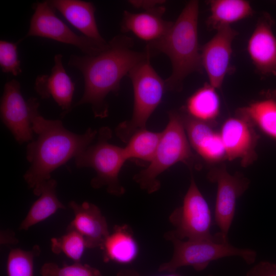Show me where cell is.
Returning a JSON list of instances; mask_svg holds the SVG:
<instances>
[{"mask_svg": "<svg viewBox=\"0 0 276 276\" xmlns=\"http://www.w3.org/2000/svg\"><path fill=\"white\" fill-rule=\"evenodd\" d=\"M133 39L124 35L115 36L107 47L94 56L71 55L68 66L76 68L84 79V91L72 109L82 104H90L95 118H104L108 114L107 96L116 95L120 88L122 78L137 64L151 55L146 50L133 49Z\"/></svg>", "mask_w": 276, "mask_h": 276, "instance_id": "6da1fadb", "label": "cell"}, {"mask_svg": "<svg viewBox=\"0 0 276 276\" xmlns=\"http://www.w3.org/2000/svg\"><path fill=\"white\" fill-rule=\"evenodd\" d=\"M35 140L28 143L26 157L30 166L24 175L28 187L39 196L42 184L51 178V173L88 147L98 132L90 128L83 134L66 129L61 120H49L38 111L39 102L34 97L28 100Z\"/></svg>", "mask_w": 276, "mask_h": 276, "instance_id": "7a4b0ae2", "label": "cell"}, {"mask_svg": "<svg viewBox=\"0 0 276 276\" xmlns=\"http://www.w3.org/2000/svg\"><path fill=\"white\" fill-rule=\"evenodd\" d=\"M198 15V2H189L166 34L146 47L151 56L154 53H162L170 60L172 70L171 75L165 80L167 89L180 90L185 79L201 69Z\"/></svg>", "mask_w": 276, "mask_h": 276, "instance_id": "3957f363", "label": "cell"}, {"mask_svg": "<svg viewBox=\"0 0 276 276\" xmlns=\"http://www.w3.org/2000/svg\"><path fill=\"white\" fill-rule=\"evenodd\" d=\"M168 118L154 157L148 166L133 177L140 187L149 194L159 189L158 177L175 164L184 163L190 169L199 167L186 134L181 112L171 110Z\"/></svg>", "mask_w": 276, "mask_h": 276, "instance_id": "277c9868", "label": "cell"}, {"mask_svg": "<svg viewBox=\"0 0 276 276\" xmlns=\"http://www.w3.org/2000/svg\"><path fill=\"white\" fill-rule=\"evenodd\" d=\"M168 241L174 247L173 256L170 261L159 266V272L174 273L178 268L188 266L201 271L211 262L231 256H238L247 264H252L257 257L254 250L232 245L227 236L220 232L207 238L186 240L172 238Z\"/></svg>", "mask_w": 276, "mask_h": 276, "instance_id": "5b68a950", "label": "cell"}, {"mask_svg": "<svg viewBox=\"0 0 276 276\" xmlns=\"http://www.w3.org/2000/svg\"><path fill=\"white\" fill-rule=\"evenodd\" d=\"M147 58L128 74L133 90V107L131 118L116 128V135L127 143L137 130L146 128V123L162 101L165 81L159 76Z\"/></svg>", "mask_w": 276, "mask_h": 276, "instance_id": "8992f818", "label": "cell"}, {"mask_svg": "<svg viewBox=\"0 0 276 276\" xmlns=\"http://www.w3.org/2000/svg\"><path fill=\"white\" fill-rule=\"evenodd\" d=\"M111 136L109 127L100 128L96 142L77 155L75 162L77 168H91L96 171V175L90 181L92 188L97 189L105 187L110 194L121 196L125 190L119 181V175L128 158L124 147L108 142Z\"/></svg>", "mask_w": 276, "mask_h": 276, "instance_id": "52a82bcc", "label": "cell"}, {"mask_svg": "<svg viewBox=\"0 0 276 276\" xmlns=\"http://www.w3.org/2000/svg\"><path fill=\"white\" fill-rule=\"evenodd\" d=\"M174 229L166 233L165 239L196 240L212 236L211 211L191 175L190 185L181 206L175 209L169 216Z\"/></svg>", "mask_w": 276, "mask_h": 276, "instance_id": "ba28073f", "label": "cell"}, {"mask_svg": "<svg viewBox=\"0 0 276 276\" xmlns=\"http://www.w3.org/2000/svg\"><path fill=\"white\" fill-rule=\"evenodd\" d=\"M29 30L26 37H41L74 45L85 55H96L108 46L74 32L56 15V10L45 1L34 3Z\"/></svg>", "mask_w": 276, "mask_h": 276, "instance_id": "9c48e42d", "label": "cell"}, {"mask_svg": "<svg viewBox=\"0 0 276 276\" xmlns=\"http://www.w3.org/2000/svg\"><path fill=\"white\" fill-rule=\"evenodd\" d=\"M208 177L217 184L215 221L220 232L227 236L234 219L237 200L248 188L249 181L240 173L231 175L224 166L211 169Z\"/></svg>", "mask_w": 276, "mask_h": 276, "instance_id": "30bf717a", "label": "cell"}, {"mask_svg": "<svg viewBox=\"0 0 276 276\" xmlns=\"http://www.w3.org/2000/svg\"><path fill=\"white\" fill-rule=\"evenodd\" d=\"M19 81L12 79L4 86L1 99L0 113L3 124L20 144L33 140L31 110L28 101L24 98Z\"/></svg>", "mask_w": 276, "mask_h": 276, "instance_id": "8fae6325", "label": "cell"}, {"mask_svg": "<svg viewBox=\"0 0 276 276\" xmlns=\"http://www.w3.org/2000/svg\"><path fill=\"white\" fill-rule=\"evenodd\" d=\"M254 125L239 111L223 123L219 132L226 158L239 159L242 166L252 164L257 157L256 147L258 136Z\"/></svg>", "mask_w": 276, "mask_h": 276, "instance_id": "7c38bea8", "label": "cell"}, {"mask_svg": "<svg viewBox=\"0 0 276 276\" xmlns=\"http://www.w3.org/2000/svg\"><path fill=\"white\" fill-rule=\"evenodd\" d=\"M237 32L231 26L220 27L214 36L201 49V63L209 83L219 88L228 72L232 44Z\"/></svg>", "mask_w": 276, "mask_h": 276, "instance_id": "4fadbf2b", "label": "cell"}, {"mask_svg": "<svg viewBox=\"0 0 276 276\" xmlns=\"http://www.w3.org/2000/svg\"><path fill=\"white\" fill-rule=\"evenodd\" d=\"M54 64L49 75H38L35 81L34 89L41 99L52 97L63 110L64 117L72 109L75 83L66 73L62 63V55L54 56Z\"/></svg>", "mask_w": 276, "mask_h": 276, "instance_id": "5bb4252c", "label": "cell"}, {"mask_svg": "<svg viewBox=\"0 0 276 276\" xmlns=\"http://www.w3.org/2000/svg\"><path fill=\"white\" fill-rule=\"evenodd\" d=\"M74 218L67 228L75 230L84 238L87 248L102 247L110 233L105 217L99 208L94 203L75 201L68 203Z\"/></svg>", "mask_w": 276, "mask_h": 276, "instance_id": "9a60e30c", "label": "cell"}, {"mask_svg": "<svg viewBox=\"0 0 276 276\" xmlns=\"http://www.w3.org/2000/svg\"><path fill=\"white\" fill-rule=\"evenodd\" d=\"M269 17L260 19L251 34L247 51L258 72L266 75H276V37Z\"/></svg>", "mask_w": 276, "mask_h": 276, "instance_id": "2e32d148", "label": "cell"}, {"mask_svg": "<svg viewBox=\"0 0 276 276\" xmlns=\"http://www.w3.org/2000/svg\"><path fill=\"white\" fill-rule=\"evenodd\" d=\"M181 112L191 147L199 156L208 163L219 162L226 158L220 133L209 122L192 118L182 110Z\"/></svg>", "mask_w": 276, "mask_h": 276, "instance_id": "e0dca14e", "label": "cell"}, {"mask_svg": "<svg viewBox=\"0 0 276 276\" xmlns=\"http://www.w3.org/2000/svg\"><path fill=\"white\" fill-rule=\"evenodd\" d=\"M165 10L162 5L140 13L125 10L121 23V31L131 32L148 43L156 41L166 34L173 22L164 19Z\"/></svg>", "mask_w": 276, "mask_h": 276, "instance_id": "ac0fdd59", "label": "cell"}, {"mask_svg": "<svg viewBox=\"0 0 276 276\" xmlns=\"http://www.w3.org/2000/svg\"><path fill=\"white\" fill-rule=\"evenodd\" d=\"M47 1L83 35L102 44L107 43L99 32L95 15L96 8L92 3L80 0Z\"/></svg>", "mask_w": 276, "mask_h": 276, "instance_id": "d6986e66", "label": "cell"}, {"mask_svg": "<svg viewBox=\"0 0 276 276\" xmlns=\"http://www.w3.org/2000/svg\"><path fill=\"white\" fill-rule=\"evenodd\" d=\"M101 249L105 262L126 264L137 257L139 247L132 228L127 224L116 225Z\"/></svg>", "mask_w": 276, "mask_h": 276, "instance_id": "ffe728a7", "label": "cell"}, {"mask_svg": "<svg viewBox=\"0 0 276 276\" xmlns=\"http://www.w3.org/2000/svg\"><path fill=\"white\" fill-rule=\"evenodd\" d=\"M57 185L56 180L52 178L42 184L39 198L31 206L20 223L19 229L27 231L31 226L44 221L58 210L65 209L58 198Z\"/></svg>", "mask_w": 276, "mask_h": 276, "instance_id": "44dd1931", "label": "cell"}, {"mask_svg": "<svg viewBox=\"0 0 276 276\" xmlns=\"http://www.w3.org/2000/svg\"><path fill=\"white\" fill-rule=\"evenodd\" d=\"M210 14L206 23L217 30L248 18L253 14L250 3L245 0H211L209 1Z\"/></svg>", "mask_w": 276, "mask_h": 276, "instance_id": "7402d4cb", "label": "cell"}, {"mask_svg": "<svg viewBox=\"0 0 276 276\" xmlns=\"http://www.w3.org/2000/svg\"><path fill=\"white\" fill-rule=\"evenodd\" d=\"M220 109V102L216 88L207 83L188 98L182 110L192 118L210 122L217 118Z\"/></svg>", "mask_w": 276, "mask_h": 276, "instance_id": "603a6c76", "label": "cell"}, {"mask_svg": "<svg viewBox=\"0 0 276 276\" xmlns=\"http://www.w3.org/2000/svg\"><path fill=\"white\" fill-rule=\"evenodd\" d=\"M238 111L264 133L276 140V99L267 97V99L256 101Z\"/></svg>", "mask_w": 276, "mask_h": 276, "instance_id": "cb8c5ba5", "label": "cell"}, {"mask_svg": "<svg viewBox=\"0 0 276 276\" xmlns=\"http://www.w3.org/2000/svg\"><path fill=\"white\" fill-rule=\"evenodd\" d=\"M162 136V132H154L146 128L136 131L124 147L128 159L150 163L154 157Z\"/></svg>", "mask_w": 276, "mask_h": 276, "instance_id": "d4e9b609", "label": "cell"}, {"mask_svg": "<svg viewBox=\"0 0 276 276\" xmlns=\"http://www.w3.org/2000/svg\"><path fill=\"white\" fill-rule=\"evenodd\" d=\"M41 252L38 245L29 250L19 248L12 249L8 256L6 264L8 276H33L34 261Z\"/></svg>", "mask_w": 276, "mask_h": 276, "instance_id": "484cf974", "label": "cell"}, {"mask_svg": "<svg viewBox=\"0 0 276 276\" xmlns=\"http://www.w3.org/2000/svg\"><path fill=\"white\" fill-rule=\"evenodd\" d=\"M51 250L55 254H64L74 262H80L86 247L83 237L78 232L71 229L59 238L51 239Z\"/></svg>", "mask_w": 276, "mask_h": 276, "instance_id": "4316f807", "label": "cell"}, {"mask_svg": "<svg viewBox=\"0 0 276 276\" xmlns=\"http://www.w3.org/2000/svg\"><path fill=\"white\" fill-rule=\"evenodd\" d=\"M40 273L41 276H104L99 269L81 262L62 266L47 262L41 266Z\"/></svg>", "mask_w": 276, "mask_h": 276, "instance_id": "83f0119b", "label": "cell"}, {"mask_svg": "<svg viewBox=\"0 0 276 276\" xmlns=\"http://www.w3.org/2000/svg\"><path fill=\"white\" fill-rule=\"evenodd\" d=\"M17 42L0 41V66L3 73L18 76L22 73L20 61L18 57Z\"/></svg>", "mask_w": 276, "mask_h": 276, "instance_id": "f1b7e54d", "label": "cell"}, {"mask_svg": "<svg viewBox=\"0 0 276 276\" xmlns=\"http://www.w3.org/2000/svg\"><path fill=\"white\" fill-rule=\"evenodd\" d=\"M247 276H276V265L268 262H261L247 273Z\"/></svg>", "mask_w": 276, "mask_h": 276, "instance_id": "f546056e", "label": "cell"}, {"mask_svg": "<svg viewBox=\"0 0 276 276\" xmlns=\"http://www.w3.org/2000/svg\"><path fill=\"white\" fill-rule=\"evenodd\" d=\"M129 3L135 8L142 9L144 11H147L163 5L165 1L159 0H133L129 1Z\"/></svg>", "mask_w": 276, "mask_h": 276, "instance_id": "4dcf8cb0", "label": "cell"}, {"mask_svg": "<svg viewBox=\"0 0 276 276\" xmlns=\"http://www.w3.org/2000/svg\"><path fill=\"white\" fill-rule=\"evenodd\" d=\"M18 242L14 232L10 230L3 231L1 233V244H13Z\"/></svg>", "mask_w": 276, "mask_h": 276, "instance_id": "1f68e13d", "label": "cell"}, {"mask_svg": "<svg viewBox=\"0 0 276 276\" xmlns=\"http://www.w3.org/2000/svg\"><path fill=\"white\" fill-rule=\"evenodd\" d=\"M116 276H141L136 270L132 269H122L117 273ZM161 276H182L181 275L170 273L169 274ZM213 276V275H209Z\"/></svg>", "mask_w": 276, "mask_h": 276, "instance_id": "d6a6232c", "label": "cell"}, {"mask_svg": "<svg viewBox=\"0 0 276 276\" xmlns=\"http://www.w3.org/2000/svg\"><path fill=\"white\" fill-rule=\"evenodd\" d=\"M266 94L267 97H271L276 99V89L267 92Z\"/></svg>", "mask_w": 276, "mask_h": 276, "instance_id": "836d02e7", "label": "cell"}]
</instances>
